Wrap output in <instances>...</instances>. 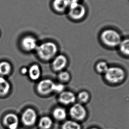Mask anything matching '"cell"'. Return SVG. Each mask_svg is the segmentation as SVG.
Returning a JSON list of instances; mask_svg holds the SVG:
<instances>
[{"mask_svg":"<svg viewBox=\"0 0 129 129\" xmlns=\"http://www.w3.org/2000/svg\"><path fill=\"white\" fill-rule=\"evenodd\" d=\"M97 129V128H92V129Z\"/></svg>","mask_w":129,"mask_h":129,"instance_id":"25","label":"cell"},{"mask_svg":"<svg viewBox=\"0 0 129 129\" xmlns=\"http://www.w3.org/2000/svg\"><path fill=\"white\" fill-rule=\"evenodd\" d=\"M53 116L57 120H64L67 117V112L63 108H56L53 111Z\"/></svg>","mask_w":129,"mask_h":129,"instance_id":"17","label":"cell"},{"mask_svg":"<svg viewBox=\"0 0 129 129\" xmlns=\"http://www.w3.org/2000/svg\"><path fill=\"white\" fill-rule=\"evenodd\" d=\"M22 45L25 50H33L37 47L36 40L31 36H26L22 40Z\"/></svg>","mask_w":129,"mask_h":129,"instance_id":"11","label":"cell"},{"mask_svg":"<svg viewBox=\"0 0 129 129\" xmlns=\"http://www.w3.org/2000/svg\"><path fill=\"white\" fill-rule=\"evenodd\" d=\"M52 119L50 117H43L40 119L39 126L41 129H49L52 126Z\"/></svg>","mask_w":129,"mask_h":129,"instance_id":"16","label":"cell"},{"mask_svg":"<svg viewBox=\"0 0 129 129\" xmlns=\"http://www.w3.org/2000/svg\"><path fill=\"white\" fill-rule=\"evenodd\" d=\"M22 121L26 126L34 125L37 119L36 112L32 108H28L23 112L21 118Z\"/></svg>","mask_w":129,"mask_h":129,"instance_id":"6","label":"cell"},{"mask_svg":"<svg viewBox=\"0 0 129 129\" xmlns=\"http://www.w3.org/2000/svg\"><path fill=\"white\" fill-rule=\"evenodd\" d=\"M55 83L50 79H45L40 81L37 85V90L42 95H47L54 91Z\"/></svg>","mask_w":129,"mask_h":129,"instance_id":"5","label":"cell"},{"mask_svg":"<svg viewBox=\"0 0 129 129\" xmlns=\"http://www.w3.org/2000/svg\"><path fill=\"white\" fill-rule=\"evenodd\" d=\"M62 129H81V125L77 122L72 120H68L63 124Z\"/></svg>","mask_w":129,"mask_h":129,"instance_id":"19","label":"cell"},{"mask_svg":"<svg viewBox=\"0 0 129 129\" xmlns=\"http://www.w3.org/2000/svg\"><path fill=\"white\" fill-rule=\"evenodd\" d=\"M57 51V47L55 43L47 42L42 44L37 47L38 55L41 59L49 60L55 55Z\"/></svg>","mask_w":129,"mask_h":129,"instance_id":"2","label":"cell"},{"mask_svg":"<svg viewBox=\"0 0 129 129\" xmlns=\"http://www.w3.org/2000/svg\"><path fill=\"white\" fill-rule=\"evenodd\" d=\"M3 123L8 129H18L19 120L16 115L9 113L4 117Z\"/></svg>","mask_w":129,"mask_h":129,"instance_id":"8","label":"cell"},{"mask_svg":"<svg viewBox=\"0 0 129 129\" xmlns=\"http://www.w3.org/2000/svg\"><path fill=\"white\" fill-rule=\"evenodd\" d=\"M71 116L76 120H82L86 117L87 111L86 109L80 104H74L70 110Z\"/></svg>","mask_w":129,"mask_h":129,"instance_id":"4","label":"cell"},{"mask_svg":"<svg viewBox=\"0 0 129 129\" xmlns=\"http://www.w3.org/2000/svg\"><path fill=\"white\" fill-rule=\"evenodd\" d=\"M104 75L105 78L108 82L117 84L124 79L125 73L122 69L113 67H109Z\"/></svg>","mask_w":129,"mask_h":129,"instance_id":"3","label":"cell"},{"mask_svg":"<svg viewBox=\"0 0 129 129\" xmlns=\"http://www.w3.org/2000/svg\"><path fill=\"white\" fill-rule=\"evenodd\" d=\"M10 84L5 78L0 77V95H5L9 92Z\"/></svg>","mask_w":129,"mask_h":129,"instance_id":"13","label":"cell"},{"mask_svg":"<svg viewBox=\"0 0 129 129\" xmlns=\"http://www.w3.org/2000/svg\"><path fill=\"white\" fill-rule=\"evenodd\" d=\"M53 6L57 11L62 12L69 6L68 0H54Z\"/></svg>","mask_w":129,"mask_h":129,"instance_id":"14","label":"cell"},{"mask_svg":"<svg viewBox=\"0 0 129 129\" xmlns=\"http://www.w3.org/2000/svg\"><path fill=\"white\" fill-rule=\"evenodd\" d=\"M101 39L103 43L108 47H115L119 46L122 41L121 36L116 30L108 29L101 33Z\"/></svg>","mask_w":129,"mask_h":129,"instance_id":"1","label":"cell"},{"mask_svg":"<svg viewBox=\"0 0 129 129\" xmlns=\"http://www.w3.org/2000/svg\"><path fill=\"white\" fill-rule=\"evenodd\" d=\"M76 99L74 94L70 91H63L59 97L60 102L65 105L73 104L75 101Z\"/></svg>","mask_w":129,"mask_h":129,"instance_id":"9","label":"cell"},{"mask_svg":"<svg viewBox=\"0 0 129 129\" xmlns=\"http://www.w3.org/2000/svg\"><path fill=\"white\" fill-rule=\"evenodd\" d=\"M67 64V57L64 55H59L54 58L52 66L54 70L61 71L66 67Z\"/></svg>","mask_w":129,"mask_h":129,"instance_id":"10","label":"cell"},{"mask_svg":"<svg viewBox=\"0 0 129 129\" xmlns=\"http://www.w3.org/2000/svg\"><path fill=\"white\" fill-rule=\"evenodd\" d=\"M119 47L122 53L125 55L129 56V39L122 40Z\"/></svg>","mask_w":129,"mask_h":129,"instance_id":"18","label":"cell"},{"mask_svg":"<svg viewBox=\"0 0 129 129\" xmlns=\"http://www.w3.org/2000/svg\"><path fill=\"white\" fill-rule=\"evenodd\" d=\"M77 1V2H79V1H80V0H76Z\"/></svg>","mask_w":129,"mask_h":129,"instance_id":"26","label":"cell"},{"mask_svg":"<svg viewBox=\"0 0 129 129\" xmlns=\"http://www.w3.org/2000/svg\"><path fill=\"white\" fill-rule=\"evenodd\" d=\"M86 9L84 6L78 3L74 7L70 8V16L74 20H81L86 14Z\"/></svg>","mask_w":129,"mask_h":129,"instance_id":"7","label":"cell"},{"mask_svg":"<svg viewBox=\"0 0 129 129\" xmlns=\"http://www.w3.org/2000/svg\"><path fill=\"white\" fill-rule=\"evenodd\" d=\"M64 88V86L63 84H54V91H56L57 92H62Z\"/></svg>","mask_w":129,"mask_h":129,"instance_id":"23","label":"cell"},{"mask_svg":"<svg viewBox=\"0 0 129 129\" xmlns=\"http://www.w3.org/2000/svg\"><path fill=\"white\" fill-rule=\"evenodd\" d=\"M28 72V70L26 68H23L21 69V73L23 74H27V72Z\"/></svg>","mask_w":129,"mask_h":129,"instance_id":"24","label":"cell"},{"mask_svg":"<svg viewBox=\"0 0 129 129\" xmlns=\"http://www.w3.org/2000/svg\"><path fill=\"white\" fill-rule=\"evenodd\" d=\"M109 67L107 62L105 61H101L97 64L96 69L98 72L100 73L105 74L107 71Z\"/></svg>","mask_w":129,"mask_h":129,"instance_id":"20","label":"cell"},{"mask_svg":"<svg viewBox=\"0 0 129 129\" xmlns=\"http://www.w3.org/2000/svg\"><path fill=\"white\" fill-rule=\"evenodd\" d=\"M11 66L7 61H2L0 63V75L6 76L11 72Z\"/></svg>","mask_w":129,"mask_h":129,"instance_id":"15","label":"cell"},{"mask_svg":"<svg viewBox=\"0 0 129 129\" xmlns=\"http://www.w3.org/2000/svg\"><path fill=\"white\" fill-rule=\"evenodd\" d=\"M89 95L87 91H81L78 95V100L82 103L87 102L89 100Z\"/></svg>","mask_w":129,"mask_h":129,"instance_id":"21","label":"cell"},{"mask_svg":"<svg viewBox=\"0 0 129 129\" xmlns=\"http://www.w3.org/2000/svg\"><path fill=\"white\" fill-rule=\"evenodd\" d=\"M28 72L29 77L33 81H36L39 79L41 74L40 67L37 64L31 66L29 69Z\"/></svg>","mask_w":129,"mask_h":129,"instance_id":"12","label":"cell"},{"mask_svg":"<svg viewBox=\"0 0 129 129\" xmlns=\"http://www.w3.org/2000/svg\"><path fill=\"white\" fill-rule=\"evenodd\" d=\"M58 77L61 81H67L70 79V75L68 72L67 71H62L60 73Z\"/></svg>","mask_w":129,"mask_h":129,"instance_id":"22","label":"cell"}]
</instances>
